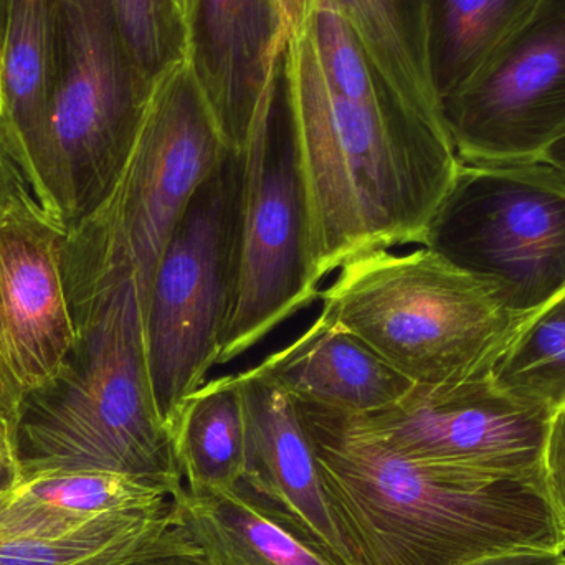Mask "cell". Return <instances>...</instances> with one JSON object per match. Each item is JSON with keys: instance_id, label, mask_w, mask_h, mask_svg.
Instances as JSON below:
<instances>
[{"instance_id": "cell-7", "label": "cell", "mask_w": 565, "mask_h": 565, "mask_svg": "<svg viewBox=\"0 0 565 565\" xmlns=\"http://www.w3.org/2000/svg\"><path fill=\"white\" fill-rule=\"evenodd\" d=\"M241 151L225 152L169 238L142 308L152 392L166 424L217 365L237 275Z\"/></svg>"}, {"instance_id": "cell-30", "label": "cell", "mask_w": 565, "mask_h": 565, "mask_svg": "<svg viewBox=\"0 0 565 565\" xmlns=\"http://www.w3.org/2000/svg\"><path fill=\"white\" fill-rule=\"evenodd\" d=\"M543 164L551 166V168L556 169V171L565 175V136L563 139H559L556 145L547 149L543 158Z\"/></svg>"}, {"instance_id": "cell-1", "label": "cell", "mask_w": 565, "mask_h": 565, "mask_svg": "<svg viewBox=\"0 0 565 565\" xmlns=\"http://www.w3.org/2000/svg\"><path fill=\"white\" fill-rule=\"evenodd\" d=\"M295 404L354 565H468L511 553H565L543 484L417 463L361 417Z\"/></svg>"}, {"instance_id": "cell-2", "label": "cell", "mask_w": 565, "mask_h": 565, "mask_svg": "<svg viewBox=\"0 0 565 565\" xmlns=\"http://www.w3.org/2000/svg\"><path fill=\"white\" fill-rule=\"evenodd\" d=\"M286 73L316 282L369 252L424 244L460 168L448 132L335 92L302 23Z\"/></svg>"}, {"instance_id": "cell-8", "label": "cell", "mask_w": 565, "mask_h": 565, "mask_svg": "<svg viewBox=\"0 0 565 565\" xmlns=\"http://www.w3.org/2000/svg\"><path fill=\"white\" fill-rule=\"evenodd\" d=\"M422 245L524 321L565 288V175L543 162H460Z\"/></svg>"}, {"instance_id": "cell-12", "label": "cell", "mask_w": 565, "mask_h": 565, "mask_svg": "<svg viewBox=\"0 0 565 565\" xmlns=\"http://www.w3.org/2000/svg\"><path fill=\"white\" fill-rule=\"evenodd\" d=\"M66 227L25 189L0 214V411L15 422L78 338L63 278Z\"/></svg>"}, {"instance_id": "cell-25", "label": "cell", "mask_w": 565, "mask_h": 565, "mask_svg": "<svg viewBox=\"0 0 565 565\" xmlns=\"http://www.w3.org/2000/svg\"><path fill=\"white\" fill-rule=\"evenodd\" d=\"M541 477L551 510L565 536V405L551 418Z\"/></svg>"}, {"instance_id": "cell-32", "label": "cell", "mask_w": 565, "mask_h": 565, "mask_svg": "<svg viewBox=\"0 0 565 565\" xmlns=\"http://www.w3.org/2000/svg\"><path fill=\"white\" fill-rule=\"evenodd\" d=\"M179 2L182 3V7H184V10L188 9L189 0H179Z\"/></svg>"}, {"instance_id": "cell-28", "label": "cell", "mask_w": 565, "mask_h": 565, "mask_svg": "<svg viewBox=\"0 0 565 565\" xmlns=\"http://www.w3.org/2000/svg\"><path fill=\"white\" fill-rule=\"evenodd\" d=\"M468 565H565V553H511Z\"/></svg>"}, {"instance_id": "cell-11", "label": "cell", "mask_w": 565, "mask_h": 565, "mask_svg": "<svg viewBox=\"0 0 565 565\" xmlns=\"http://www.w3.org/2000/svg\"><path fill=\"white\" fill-rule=\"evenodd\" d=\"M553 414L508 394L490 375L438 391L414 387L398 404L359 417L417 463L543 484Z\"/></svg>"}, {"instance_id": "cell-17", "label": "cell", "mask_w": 565, "mask_h": 565, "mask_svg": "<svg viewBox=\"0 0 565 565\" xmlns=\"http://www.w3.org/2000/svg\"><path fill=\"white\" fill-rule=\"evenodd\" d=\"M179 511L195 541L224 565H335L242 487L185 488Z\"/></svg>"}, {"instance_id": "cell-16", "label": "cell", "mask_w": 565, "mask_h": 565, "mask_svg": "<svg viewBox=\"0 0 565 565\" xmlns=\"http://www.w3.org/2000/svg\"><path fill=\"white\" fill-rule=\"evenodd\" d=\"M258 367L296 402L355 417L385 411L414 391L365 342L321 312Z\"/></svg>"}, {"instance_id": "cell-31", "label": "cell", "mask_w": 565, "mask_h": 565, "mask_svg": "<svg viewBox=\"0 0 565 565\" xmlns=\"http://www.w3.org/2000/svg\"><path fill=\"white\" fill-rule=\"evenodd\" d=\"M10 0H0V49H2L3 35H6L7 17H9Z\"/></svg>"}, {"instance_id": "cell-18", "label": "cell", "mask_w": 565, "mask_h": 565, "mask_svg": "<svg viewBox=\"0 0 565 565\" xmlns=\"http://www.w3.org/2000/svg\"><path fill=\"white\" fill-rule=\"evenodd\" d=\"M351 26L387 82L428 121L447 131L428 50V0H322Z\"/></svg>"}, {"instance_id": "cell-23", "label": "cell", "mask_w": 565, "mask_h": 565, "mask_svg": "<svg viewBox=\"0 0 565 565\" xmlns=\"http://www.w3.org/2000/svg\"><path fill=\"white\" fill-rule=\"evenodd\" d=\"M108 2L122 45L149 85L188 62V20L179 0Z\"/></svg>"}, {"instance_id": "cell-5", "label": "cell", "mask_w": 565, "mask_h": 565, "mask_svg": "<svg viewBox=\"0 0 565 565\" xmlns=\"http://www.w3.org/2000/svg\"><path fill=\"white\" fill-rule=\"evenodd\" d=\"M319 299L321 315L424 391L493 375L523 322L488 286L424 245L345 262Z\"/></svg>"}, {"instance_id": "cell-4", "label": "cell", "mask_w": 565, "mask_h": 565, "mask_svg": "<svg viewBox=\"0 0 565 565\" xmlns=\"http://www.w3.org/2000/svg\"><path fill=\"white\" fill-rule=\"evenodd\" d=\"M228 151L188 62L156 83L131 151L98 207L66 231L63 278L73 318L122 282L142 308L189 202Z\"/></svg>"}, {"instance_id": "cell-6", "label": "cell", "mask_w": 565, "mask_h": 565, "mask_svg": "<svg viewBox=\"0 0 565 565\" xmlns=\"http://www.w3.org/2000/svg\"><path fill=\"white\" fill-rule=\"evenodd\" d=\"M288 43V42H286ZM237 275L217 364H228L319 299L289 106L286 45L241 151Z\"/></svg>"}, {"instance_id": "cell-27", "label": "cell", "mask_w": 565, "mask_h": 565, "mask_svg": "<svg viewBox=\"0 0 565 565\" xmlns=\"http://www.w3.org/2000/svg\"><path fill=\"white\" fill-rule=\"evenodd\" d=\"M25 189L29 188H26L19 168L13 164L12 159L0 145V214L9 209Z\"/></svg>"}, {"instance_id": "cell-13", "label": "cell", "mask_w": 565, "mask_h": 565, "mask_svg": "<svg viewBox=\"0 0 565 565\" xmlns=\"http://www.w3.org/2000/svg\"><path fill=\"white\" fill-rule=\"evenodd\" d=\"M237 377L247 417V463L238 487L319 554L335 565H354L291 395L258 365Z\"/></svg>"}, {"instance_id": "cell-14", "label": "cell", "mask_w": 565, "mask_h": 565, "mask_svg": "<svg viewBox=\"0 0 565 565\" xmlns=\"http://www.w3.org/2000/svg\"><path fill=\"white\" fill-rule=\"evenodd\" d=\"M56 0H10L0 49V145L40 205L66 228L72 192L53 129Z\"/></svg>"}, {"instance_id": "cell-26", "label": "cell", "mask_w": 565, "mask_h": 565, "mask_svg": "<svg viewBox=\"0 0 565 565\" xmlns=\"http://www.w3.org/2000/svg\"><path fill=\"white\" fill-rule=\"evenodd\" d=\"M20 480L22 477L17 461L12 424L0 411V488L15 487Z\"/></svg>"}, {"instance_id": "cell-29", "label": "cell", "mask_w": 565, "mask_h": 565, "mask_svg": "<svg viewBox=\"0 0 565 565\" xmlns=\"http://www.w3.org/2000/svg\"><path fill=\"white\" fill-rule=\"evenodd\" d=\"M280 9L282 30L285 35L291 36L298 30L302 17H305L308 0H277Z\"/></svg>"}, {"instance_id": "cell-19", "label": "cell", "mask_w": 565, "mask_h": 565, "mask_svg": "<svg viewBox=\"0 0 565 565\" xmlns=\"http://www.w3.org/2000/svg\"><path fill=\"white\" fill-rule=\"evenodd\" d=\"M188 490L235 488L247 463V417L237 374L205 382L169 422Z\"/></svg>"}, {"instance_id": "cell-10", "label": "cell", "mask_w": 565, "mask_h": 565, "mask_svg": "<svg viewBox=\"0 0 565 565\" xmlns=\"http://www.w3.org/2000/svg\"><path fill=\"white\" fill-rule=\"evenodd\" d=\"M441 113L463 164L543 162L565 136V0H544Z\"/></svg>"}, {"instance_id": "cell-15", "label": "cell", "mask_w": 565, "mask_h": 565, "mask_svg": "<svg viewBox=\"0 0 565 565\" xmlns=\"http://www.w3.org/2000/svg\"><path fill=\"white\" fill-rule=\"evenodd\" d=\"M188 63L232 151H242L288 42L277 0H189Z\"/></svg>"}, {"instance_id": "cell-3", "label": "cell", "mask_w": 565, "mask_h": 565, "mask_svg": "<svg viewBox=\"0 0 565 565\" xmlns=\"http://www.w3.org/2000/svg\"><path fill=\"white\" fill-rule=\"evenodd\" d=\"M75 322L78 338L65 364L17 411L20 477L105 471L184 490L152 392L135 282L99 296Z\"/></svg>"}, {"instance_id": "cell-24", "label": "cell", "mask_w": 565, "mask_h": 565, "mask_svg": "<svg viewBox=\"0 0 565 565\" xmlns=\"http://www.w3.org/2000/svg\"><path fill=\"white\" fill-rule=\"evenodd\" d=\"M122 565H224L195 541L184 523L172 526L158 543Z\"/></svg>"}, {"instance_id": "cell-20", "label": "cell", "mask_w": 565, "mask_h": 565, "mask_svg": "<svg viewBox=\"0 0 565 565\" xmlns=\"http://www.w3.org/2000/svg\"><path fill=\"white\" fill-rule=\"evenodd\" d=\"M544 0H428L431 79L440 103L463 89Z\"/></svg>"}, {"instance_id": "cell-22", "label": "cell", "mask_w": 565, "mask_h": 565, "mask_svg": "<svg viewBox=\"0 0 565 565\" xmlns=\"http://www.w3.org/2000/svg\"><path fill=\"white\" fill-rule=\"evenodd\" d=\"M166 526L151 514H111L75 536L0 556V565H122L158 543Z\"/></svg>"}, {"instance_id": "cell-9", "label": "cell", "mask_w": 565, "mask_h": 565, "mask_svg": "<svg viewBox=\"0 0 565 565\" xmlns=\"http://www.w3.org/2000/svg\"><path fill=\"white\" fill-rule=\"evenodd\" d=\"M152 89L122 45L108 0H56L52 113L72 192L68 228L108 194L131 151Z\"/></svg>"}, {"instance_id": "cell-21", "label": "cell", "mask_w": 565, "mask_h": 565, "mask_svg": "<svg viewBox=\"0 0 565 565\" xmlns=\"http://www.w3.org/2000/svg\"><path fill=\"white\" fill-rule=\"evenodd\" d=\"M493 381L547 411L565 405V288L521 322L494 365Z\"/></svg>"}]
</instances>
